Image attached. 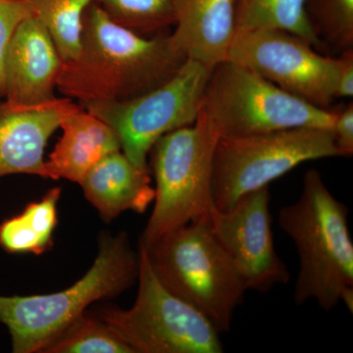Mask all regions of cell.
I'll return each instance as SVG.
<instances>
[{
    "label": "cell",
    "mask_w": 353,
    "mask_h": 353,
    "mask_svg": "<svg viewBox=\"0 0 353 353\" xmlns=\"http://www.w3.org/2000/svg\"><path fill=\"white\" fill-rule=\"evenodd\" d=\"M305 11L320 41L352 50L353 0H306Z\"/></svg>",
    "instance_id": "7402d4cb"
},
{
    "label": "cell",
    "mask_w": 353,
    "mask_h": 353,
    "mask_svg": "<svg viewBox=\"0 0 353 353\" xmlns=\"http://www.w3.org/2000/svg\"><path fill=\"white\" fill-rule=\"evenodd\" d=\"M212 69L187 59L176 75L150 92L123 101L80 104L115 132L121 150L139 168L148 169L155 143L196 122Z\"/></svg>",
    "instance_id": "9c48e42d"
},
{
    "label": "cell",
    "mask_w": 353,
    "mask_h": 353,
    "mask_svg": "<svg viewBox=\"0 0 353 353\" xmlns=\"http://www.w3.org/2000/svg\"><path fill=\"white\" fill-rule=\"evenodd\" d=\"M59 129L61 138L46 160L48 179L80 183L102 158L121 150L113 130L80 104L65 116Z\"/></svg>",
    "instance_id": "2e32d148"
},
{
    "label": "cell",
    "mask_w": 353,
    "mask_h": 353,
    "mask_svg": "<svg viewBox=\"0 0 353 353\" xmlns=\"http://www.w3.org/2000/svg\"><path fill=\"white\" fill-rule=\"evenodd\" d=\"M306 0H236V32L277 29L322 43L309 22Z\"/></svg>",
    "instance_id": "ac0fdd59"
},
{
    "label": "cell",
    "mask_w": 353,
    "mask_h": 353,
    "mask_svg": "<svg viewBox=\"0 0 353 353\" xmlns=\"http://www.w3.org/2000/svg\"><path fill=\"white\" fill-rule=\"evenodd\" d=\"M43 353H134L97 314L83 313Z\"/></svg>",
    "instance_id": "ffe728a7"
},
{
    "label": "cell",
    "mask_w": 353,
    "mask_h": 353,
    "mask_svg": "<svg viewBox=\"0 0 353 353\" xmlns=\"http://www.w3.org/2000/svg\"><path fill=\"white\" fill-rule=\"evenodd\" d=\"M30 15L24 0H0V101L4 99V62L18 26Z\"/></svg>",
    "instance_id": "603a6c76"
},
{
    "label": "cell",
    "mask_w": 353,
    "mask_h": 353,
    "mask_svg": "<svg viewBox=\"0 0 353 353\" xmlns=\"http://www.w3.org/2000/svg\"><path fill=\"white\" fill-rule=\"evenodd\" d=\"M341 157L332 130L294 128L221 138L213 158L211 194L218 210L270 185L304 162Z\"/></svg>",
    "instance_id": "ba28073f"
},
{
    "label": "cell",
    "mask_w": 353,
    "mask_h": 353,
    "mask_svg": "<svg viewBox=\"0 0 353 353\" xmlns=\"http://www.w3.org/2000/svg\"><path fill=\"white\" fill-rule=\"evenodd\" d=\"M269 185L245 194L228 210L210 209L216 240L236 265L248 290L267 292L289 283L290 272L274 245Z\"/></svg>",
    "instance_id": "8fae6325"
},
{
    "label": "cell",
    "mask_w": 353,
    "mask_h": 353,
    "mask_svg": "<svg viewBox=\"0 0 353 353\" xmlns=\"http://www.w3.org/2000/svg\"><path fill=\"white\" fill-rule=\"evenodd\" d=\"M62 60L50 34L29 15L14 32L4 62V99L11 104L41 105L57 99Z\"/></svg>",
    "instance_id": "7c38bea8"
},
{
    "label": "cell",
    "mask_w": 353,
    "mask_h": 353,
    "mask_svg": "<svg viewBox=\"0 0 353 353\" xmlns=\"http://www.w3.org/2000/svg\"><path fill=\"white\" fill-rule=\"evenodd\" d=\"M228 60L317 108L327 109L338 97L339 58L319 54L312 44L292 32L277 29L236 32Z\"/></svg>",
    "instance_id": "30bf717a"
},
{
    "label": "cell",
    "mask_w": 353,
    "mask_h": 353,
    "mask_svg": "<svg viewBox=\"0 0 353 353\" xmlns=\"http://www.w3.org/2000/svg\"><path fill=\"white\" fill-rule=\"evenodd\" d=\"M187 59L171 34H139L94 1L83 16L80 50L62 63L57 88L79 104L128 101L163 85Z\"/></svg>",
    "instance_id": "6da1fadb"
},
{
    "label": "cell",
    "mask_w": 353,
    "mask_h": 353,
    "mask_svg": "<svg viewBox=\"0 0 353 353\" xmlns=\"http://www.w3.org/2000/svg\"><path fill=\"white\" fill-rule=\"evenodd\" d=\"M78 108L68 97L34 106L0 101V178L28 174L48 179L46 143L65 116Z\"/></svg>",
    "instance_id": "4fadbf2b"
},
{
    "label": "cell",
    "mask_w": 353,
    "mask_h": 353,
    "mask_svg": "<svg viewBox=\"0 0 353 353\" xmlns=\"http://www.w3.org/2000/svg\"><path fill=\"white\" fill-rule=\"evenodd\" d=\"M85 199L102 219L113 220L125 211L143 213L154 201L148 169L132 163L122 150L102 158L80 183Z\"/></svg>",
    "instance_id": "9a60e30c"
},
{
    "label": "cell",
    "mask_w": 353,
    "mask_h": 353,
    "mask_svg": "<svg viewBox=\"0 0 353 353\" xmlns=\"http://www.w3.org/2000/svg\"><path fill=\"white\" fill-rule=\"evenodd\" d=\"M30 15L50 34L63 61L80 50L83 16L95 0H24Z\"/></svg>",
    "instance_id": "d6986e66"
},
{
    "label": "cell",
    "mask_w": 353,
    "mask_h": 353,
    "mask_svg": "<svg viewBox=\"0 0 353 353\" xmlns=\"http://www.w3.org/2000/svg\"><path fill=\"white\" fill-rule=\"evenodd\" d=\"M171 34L188 59L213 69L227 61L236 34V0H174Z\"/></svg>",
    "instance_id": "5bb4252c"
},
{
    "label": "cell",
    "mask_w": 353,
    "mask_h": 353,
    "mask_svg": "<svg viewBox=\"0 0 353 353\" xmlns=\"http://www.w3.org/2000/svg\"><path fill=\"white\" fill-rule=\"evenodd\" d=\"M281 229L294 241L299 272L294 301L303 305L314 299L330 311L353 287V243L348 209L325 185L317 170L306 172L301 196L279 211Z\"/></svg>",
    "instance_id": "7a4b0ae2"
},
{
    "label": "cell",
    "mask_w": 353,
    "mask_h": 353,
    "mask_svg": "<svg viewBox=\"0 0 353 353\" xmlns=\"http://www.w3.org/2000/svg\"><path fill=\"white\" fill-rule=\"evenodd\" d=\"M139 290L130 309L95 313L134 353H221L219 332L201 312L162 283L139 248Z\"/></svg>",
    "instance_id": "52a82bcc"
},
{
    "label": "cell",
    "mask_w": 353,
    "mask_h": 353,
    "mask_svg": "<svg viewBox=\"0 0 353 353\" xmlns=\"http://www.w3.org/2000/svg\"><path fill=\"white\" fill-rule=\"evenodd\" d=\"M334 143L341 157H352L353 153V104L348 103L341 111H336L333 127Z\"/></svg>",
    "instance_id": "cb8c5ba5"
},
{
    "label": "cell",
    "mask_w": 353,
    "mask_h": 353,
    "mask_svg": "<svg viewBox=\"0 0 353 353\" xmlns=\"http://www.w3.org/2000/svg\"><path fill=\"white\" fill-rule=\"evenodd\" d=\"M139 266V253L126 234H103L92 268L68 289L41 296H0V323L8 329L12 352H43L88 305L132 287Z\"/></svg>",
    "instance_id": "3957f363"
},
{
    "label": "cell",
    "mask_w": 353,
    "mask_h": 353,
    "mask_svg": "<svg viewBox=\"0 0 353 353\" xmlns=\"http://www.w3.org/2000/svg\"><path fill=\"white\" fill-rule=\"evenodd\" d=\"M338 85L336 97H352L353 95V50L343 51L339 58Z\"/></svg>",
    "instance_id": "d4e9b609"
},
{
    "label": "cell",
    "mask_w": 353,
    "mask_h": 353,
    "mask_svg": "<svg viewBox=\"0 0 353 353\" xmlns=\"http://www.w3.org/2000/svg\"><path fill=\"white\" fill-rule=\"evenodd\" d=\"M219 134L201 110L190 126L158 139L150 150L155 196L139 245L148 248L192 221L208 219L213 158Z\"/></svg>",
    "instance_id": "5b68a950"
},
{
    "label": "cell",
    "mask_w": 353,
    "mask_h": 353,
    "mask_svg": "<svg viewBox=\"0 0 353 353\" xmlns=\"http://www.w3.org/2000/svg\"><path fill=\"white\" fill-rule=\"evenodd\" d=\"M118 24L148 37L174 25V0H95Z\"/></svg>",
    "instance_id": "44dd1931"
},
{
    "label": "cell",
    "mask_w": 353,
    "mask_h": 353,
    "mask_svg": "<svg viewBox=\"0 0 353 353\" xmlns=\"http://www.w3.org/2000/svg\"><path fill=\"white\" fill-rule=\"evenodd\" d=\"M202 111L220 139L294 128L333 130L336 116L229 60L211 71Z\"/></svg>",
    "instance_id": "8992f818"
},
{
    "label": "cell",
    "mask_w": 353,
    "mask_h": 353,
    "mask_svg": "<svg viewBox=\"0 0 353 353\" xmlns=\"http://www.w3.org/2000/svg\"><path fill=\"white\" fill-rule=\"evenodd\" d=\"M145 250L153 270L172 292L196 307L219 333L231 330L248 288L208 219L192 221Z\"/></svg>",
    "instance_id": "277c9868"
},
{
    "label": "cell",
    "mask_w": 353,
    "mask_h": 353,
    "mask_svg": "<svg viewBox=\"0 0 353 353\" xmlns=\"http://www.w3.org/2000/svg\"><path fill=\"white\" fill-rule=\"evenodd\" d=\"M60 188H53L41 201L32 202L19 215L0 224V245L7 252L41 254L52 243L57 226Z\"/></svg>",
    "instance_id": "e0dca14e"
}]
</instances>
